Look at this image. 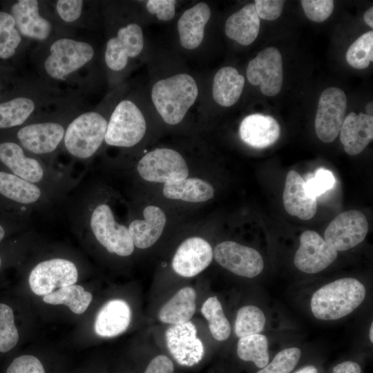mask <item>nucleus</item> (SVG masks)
Instances as JSON below:
<instances>
[{"label":"nucleus","mask_w":373,"mask_h":373,"mask_svg":"<svg viewBox=\"0 0 373 373\" xmlns=\"http://www.w3.org/2000/svg\"><path fill=\"white\" fill-rule=\"evenodd\" d=\"M365 286L353 278L331 282L315 291L311 300L313 315L320 320H336L356 309L364 300Z\"/></svg>","instance_id":"obj_1"},{"label":"nucleus","mask_w":373,"mask_h":373,"mask_svg":"<svg viewBox=\"0 0 373 373\" xmlns=\"http://www.w3.org/2000/svg\"><path fill=\"white\" fill-rule=\"evenodd\" d=\"M198 95L194 79L187 74H178L157 82L151 99L163 120L169 124L180 122Z\"/></svg>","instance_id":"obj_2"},{"label":"nucleus","mask_w":373,"mask_h":373,"mask_svg":"<svg viewBox=\"0 0 373 373\" xmlns=\"http://www.w3.org/2000/svg\"><path fill=\"white\" fill-rule=\"evenodd\" d=\"M107 126V120L97 112L79 115L65 131L64 142L66 150L79 159L92 157L104 140Z\"/></svg>","instance_id":"obj_3"},{"label":"nucleus","mask_w":373,"mask_h":373,"mask_svg":"<svg viewBox=\"0 0 373 373\" xmlns=\"http://www.w3.org/2000/svg\"><path fill=\"white\" fill-rule=\"evenodd\" d=\"M146 130V120L139 108L130 100H123L110 117L104 141L111 146L131 147L143 138Z\"/></svg>","instance_id":"obj_4"},{"label":"nucleus","mask_w":373,"mask_h":373,"mask_svg":"<svg viewBox=\"0 0 373 373\" xmlns=\"http://www.w3.org/2000/svg\"><path fill=\"white\" fill-rule=\"evenodd\" d=\"M94 56V50L88 43L69 38L56 40L50 48L44 62L48 75L53 79L64 80L79 70Z\"/></svg>","instance_id":"obj_5"},{"label":"nucleus","mask_w":373,"mask_h":373,"mask_svg":"<svg viewBox=\"0 0 373 373\" xmlns=\"http://www.w3.org/2000/svg\"><path fill=\"white\" fill-rule=\"evenodd\" d=\"M90 226L95 238L108 252L120 256L133 254L135 246L128 228L115 221L108 204H100L93 210Z\"/></svg>","instance_id":"obj_6"},{"label":"nucleus","mask_w":373,"mask_h":373,"mask_svg":"<svg viewBox=\"0 0 373 373\" xmlns=\"http://www.w3.org/2000/svg\"><path fill=\"white\" fill-rule=\"evenodd\" d=\"M137 170L145 180L164 184L184 180L189 175L183 157L167 148H158L147 153L139 161Z\"/></svg>","instance_id":"obj_7"},{"label":"nucleus","mask_w":373,"mask_h":373,"mask_svg":"<svg viewBox=\"0 0 373 373\" xmlns=\"http://www.w3.org/2000/svg\"><path fill=\"white\" fill-rule=\"evenodd\" d=\"M347 97L343 90L329 87L321 95L315 117V132L318 139L325 143L335 140L345 117Z\"/></svg>","instance_id":"obj_8"},{"label":"nucleus","mask_w":373,"mask_h":373,"mask_svg":"<svg viewBox=\"0 0 373 373\" xmlns=\"http://www.w3.org/2000/svg\"><path fill=\"white\" fill-rule=\"evenodd\" d=\"M78 278L75 265L64 258H52L37 264L29 276L31 290L38 296H46L55 289L74 285Z\"/></svg>","instance_id":"obj_9"},{"label":"nucleus","mask_w":373,"mask_h":373,"mask_svg":"<svg viewBox=\"0 0 373 373\" xmlns=\"http://www.w3.org/2000/svg\"><path fill=\"white\" fill-rule=\"evenodd\" d=\"M247 77L254 86H260L261 93L269 97L276 95L283 84V60L280 51L267 47L258 53L247 66Z\"/></svg>","instance_id":"obj_10"},{"label":"nucleus","mask_w":373,"mask_h":373,"mask_svg":"<svg viewBox=\"0 0 373 373\" xmlns=\"http://www.w3.org/2000/svg\"><path fill=\"white\" fill-rule=\"evenodd\" d=\"M369 229L365 214L358 210L344 211L326 228L325 240L338 251L350 249L365 238Z\"/></svg>","instance_id":"obj_11"},{"label":"nucleus","mask_w":373,"mask_h":373,"mask_svg":"<svg viewBox=\"0 0 373 373\" xmlns=\"http://www.w3.org/2000/svg\"><path fill=\"white\" fill-rule=\"evenodd\" d=\"M216 262L236 275L254 278L264 268V261L256 249L233 241L219 243L213 251Z\"/></svg>","instance_id":"obj_12"},{"label":"nucleus","mask_w":373,"mask_h":373,"mask_svg":"<svg viewBox=\"0 0 373 373\" xmlns=\"http://www.w3.org/2000/svg\"><path fill=\"white\" fill-rule=\"evenodd\" d=\"M337 256V251L318 233L307 230L300 236V246L295 254L294 263L303 272L316 274L329 266Z\"/></svg>","instance_id":"obj_13"},{"label":"nucleus","mask_w":373,"mask_h":373,"mask_svg":"<svg viewBox=\"0 0 373 373\" xmlns=\"http://www.w3.org/2000/svg\"><path fill=\"white\" fill-rule=\"evenodd\" d=\"M165 338L170 354L179 365L191 367L202 360L204 345L197 337V329L192 322L169 327Z\"/></svg>","instance_id":"obj_14"},{"label":"nucleus","mask_w":373,"mask_h":373,"mask_svg":"<svg viewBox=\"0 0 373 373\" xmlns=\"http://www.w3.org/2000/svg\"><path fill=\"white\" fill-rule=\"evenodd\" d=\"M144 46L143 32L141 27L130 23L121 28L116 37L111 38L105 51L106 65L113 70L123 69L129 57H137Z\"/></svg>","instance_id":"obj_15"},{"label":"nucleus","mask_w":373,"mask_h":373,"mask_svg":"<svg viewBox=\"0 0 373 373\" xmlns=\"http://www.w3.org/2000/svg\"><path fill=\"white\" fill-rule=\"evenodd\" d=\"M213 257V249L207 241L200 237H191L178 248L172 267L181 276L193 277L206 269Z\"/></svg>","instance_id":"obj_16"},{"label":"nucleus","mask_w":373,"mask_h":373,"mask_svg":"<svg viewBox=\"0 0 373 373\" xmlns=\"http://www.w3.org/2000/svg\"><path fill=\"white\" fill-rule=\"evenodd\" d=\"M66 129L59 123L46 122L26 125L20 128L17 137L30 153L44 155L55 151L63 140Z\"/></svg>","instance_id":"obj_17"},{"label":"nucleus","mask_w":373,"mask_h":373,"mask_svg":"<svg viewBox=\"0 0 373 373\" xmlns=\"http://www.w3.org/2000/svg\"><path fill=\"white\" fill-rule=\"evenodd\" d=\"M283 201L287 213L300 219L309 220L316 213V198L307 193L305 181L294 170L286 175Z\"/></svg>","instance_id":"obj_18"},{"label":"nucleus","mask_w":373,"mask_h":373,"mask_svg":"<svg viewBox=\"0 0 373 373\" xmlns=\"http://www.w3.org/2000/svg\"><path fill=\"white\" fill-rule=\"evenodd\" d=\"M11 15L18 31L24 37L44 41L51 32V23L39 12L38 1H18L11 8Z\"/></svg>","instance_id":"obj_19"},{"label":"nucleus","mask_w":373,"mask_h":373,"mask_svg":"<svg viewBox=\"0 0 373 373\" xmlns=\"http://www.w3.org/2000/svg\"><path fill=\"white\" fill-rule=\"evenodd\" d=\"M239 134L249 146L264 149L274 144L280 135V127L270 115L251 114L244 118L240 125Z\"/></svg>","instance_id":"obj_20"},{"label":"nucleus","mask_w":373,"mask_h":373,"mask_svg":"<svg viewBox=\"0 0 373 373\" xmlns=\"http://www.w3.org/2000/svg\"><path fill=\"white\" fill-rule=\"evenodd\" d=\"M373 139V117L354 112L345 116L340 131L345 151L355 155L361 153Z\"/></svg>","instance_id":"obj_21"},{"label":"nucleus","mask_w":373,"mask_h":373,"mask_svg":"<svg viewBox=\"0 0 373 373\" xmlns=\"http://www.w3.org/2000/svg\"><path fill=\"white\" fill-rule=\"evenodd\" d=\"M0 161L13 174L32 183L41 182L44 177V169L36 159L25 155L23 148L12 142L0 144Z\"/></svg>","instance_id":"obj_22"},{"label":"nucleus","mask_w":373,"mask_h":373,"mask_svg":"<svg viewBox=\"0 0 373 373\" xmlns=\"http://www.w3.org/2000/svg\"><path fill=\"white\" fill-rule=\"evenodd\" d=\"M131 320V310L122 299H113L105 303L97 314L94 328L102 337L116 336L128 328Z\"/></svg>","instance_id":"obj_23"},{"label":"nucleus","mask_w":373,"mask_h":373,"mask_svg":"<svg viewBox=\"0 0 373 373\" xmlns=\"http://www.w3.org/2000/svg\"><path fill=\"white\" fill-rule=\"evenodd\" d=\"M143 214L144 220H133L128 228L134 246L140 249H146L155 244L166 224L165 213L158 207L148 206Z\"/></svg>","instance_id":"obj_24"},{"label":"nucleus","mask_w":373,"mask_h":373,"mask_svg":"<svg viewBox=\"0 0 373 373\" xmlns=\"http://www.w3.org/2000/svg\"><path fill=\"white\" fill-rule=\"evenodd\" d=\"M211 17V10L204 2H200L186 10L178 22L180 41L182 47L194 49L202 43L204 27Z\"/></svg>","instance_id":"obj_25"},{"label":"nucleus","mask_w":373,"mask_h":373,"mask_svg":"<svg viewBox=\"0 0 373 373\" xmlns=\"http://www.w3.org/2000/svg\"><path fill=\"white\" fill-rule=\"evenodd\" d=\"M260 29L254 3H248L232 14L225 23L227 36L243 46H248L256 39Z\"/></svg>","instance_id":"obj_26"},{"label":"nucleus","mask_w":373,"mask_h":373,"mask_svg":"<svg viewBox=\"0 0 373 373\" xmlns=\"http://www.w3.org/2000/svg\"><path fill=\"white\" fill-rule=\"evenodd\" d=\"M195 299L193 288H182L161 307L158 313L160 321L171 325L189 321L195 312Z\"/></svg>","instance_id":"obj_27"},{"label":"nucleus","mask_w":373,"mask_h":373,"mask_svg":"<svg viewBox=\"0 0 373 373\" xmlns=\"http://www.w3.org/2000/svg\"><path fill=\"white\" fill-rule=\"evenodd\" d=\"M245 84V78L231 66L220 68L215 75L212 94L216 102L229 107L239 99Z\"/></svg>","instance_id":"obj_28"},{"label":"nucleus","mask_w":373,"mask_h":373,"mask_svg":"<svg viewBox=\"0 0 373 373\" xmlns=\"http://www.w3.org/2000/svg\"><path fill=\"white\" fill-rule=\"evenodd\" d=\"M163 194L169 199L202 202L213 198L214 189L205 180L191 178L164 184Z\"/></svg>","instance_id":"obj_29"},{"label":"nucleus","mask_w":373,"mask_h":373,"mask_svg":"<svg viewBox=\"0 0 373 373\" xmlns=\"http://www.w3.org/2000/svg\"><path fill=\"white\" fill-rule=\"evenodd\" d=\"M0 194L20 204H30L39 200L42 192L36 184L0 171Z\"/></svg>","instance_id":"obj_30"},{"label":"nucleus","mask_w":373,"mask_h":373,"mask_svg":"<svg viewBox=\"0 0 373 373\" xmlns=\"http://www.w3.org/2000/svg\"><path fill=\"white\" fill-rule=\"evenodd\" d=\"M93 299L92 294L84 287L72 285L58 289L44 296L43 300L51 305H65L75 314L84 313Z\"/></svg>","instance_id":"obj_31"},{"label":"nucleus","mask_w":373,"mask_h":373,"mask_svg":"<svg viewBox=\"0 0 373 373\" xmlns=\"http://www.w3.org/2000/svg\"><path fill=\"white\" fill-rule=\"evenodd\" d=\"M237 354L245 361H251L256 367L263 368L269 359L268 341L265 336L256 334L240 338Z\"/></svg>","instance_id":"obj_32"},{"label":"nucleus","mask_w":373,"mask_h":373,"mask_svg":"<svg viewBox=\"0 0 373 373\" xmlns=\"http://www.w3.org/2000/svg\"><path fill=\"white\" fill-rule=\"evenodd\" d=\"M35 109L34 101L19 97L0 104V128L21 125Z\"/></svg>","instance_id":"obj_33"},{"label":"nucleus","mask_w":373,"mask_h":373,"mask_svg":"<svg viewBox=\"0 0 373 373\" xmlns=\"http://www.w3.org/2000/svg\"><path fill=\"white\" fill-rule=\"evenodd\" d=\"M201 312L209 323L212 336L219 341L227 340L231 334V326L218 298H208L202 305Z\"/></svg>","instance_id":"obj_34"},{"label":"nucleus","mask_w":373,"mask_h":373,"mask_svg":"<svg viewBox=\"0 0 373 373\" xmlns=\"http://www.w3.org/2000/svg\"><path fill=\"white\" fill-rule=\"evenodd\" d=\"M265 322V314L259 307L254 305L244 306L237 312L235 334L239 338L259 334L263 329Z\"/></svg>","instance_id":"obj_35"},{"label":"nucleus","mask_w":373,"mask_h":373,"mask_svg":"<svg viewBox=\"0 0 373 373\" xmlns=\"http://www.w3.org/2000/svg\"><path fill=\"white\" fill-rule=\"evenodd\" d=\"M349 65L356 69H365L373 61V31L359 37L349 47L346 53Z\"/></svg>","instance_id":"obj_36"},{"label":"nucleus","mask_w":373,"mask_h":373,"mask_svg":"<svg viewBox=\"0 0 373 373\" xmlns=\"http://www.w3.org/2000/svg\"><path fill=\"white\" fill-rule=\"evenodd\" d=\"M21 41L11 14L0 11V58L13 56Z\"/></svg>","instance_id":"obj_37"},{"label":"nucleus","mask_w":373,"mask_h":373,"mask_svg":"<svg viewBox=\"0 0 373 373\" xmlns=\"http://www.w3.org/2000/svg\"><path fill=\"white\" fill-rule=\"evenodd\" d=\"M19 341V332L15 324L12 309L0 303V352L6 353L14 348Z\"/></svg>","instance_id":"obj_38"},{"label":"nucleus","mask_w":373,"mask_h":373,"mask_svg":"<svg viewBox=\"0 0 373 373\" xmlns=\"http://www.w3.org/2000/svg\"><path fill=\"white\" fill-rule=\"evenodd\" d=\"M300 350L298 347L286 348L274 356L273 360L257 373H289L297 365Z\"/></svg>","instance_id":"obj_39"},{"label":"nucleus","mask_w":373,"mask_h":373,"mask_svg":"<svg viewBox=\"0 0 373 373\" xmlns=\"http://www.w3.org/2000/svg\"><path fill=\"white\" fill-rule=\"evenodd\" d=\"M335 178L333 173L325 169H318L314 176L305 182V189L309 194L317 197L333 188Z\"/></svg>","instance_id":"obj_40"},{"label":"nucleus","mask_w":373,"mask_h":373,"mask_svg":"<svg viewBox=\"0 0 373 373\" xmlns=\"http://www.w3.org/2000/svg\"><path fill=\"white\" fill-rule=\"evenodd\" d=\"M300 2L307 17L315 22L324 21L334 10L332 0H302Z\"/></svg>","instance_id":"obj_41"},{"label":"nucleus","mask_w":373,"mask_h":373,"mask_svg":"<svg viewBox=\"0 0 373 373\" xmlns=\"http://www.w3.org/2000/svg\"><path fill=\"white\" fill-rule=\"evenodd\" d=\"M6 373H46L43 364L35 356L21 355L8 365Z\"/></svg>","instance_id":"obj_42"},{"label":"nucleus","mask_w":373,"mask_h":373,"mask_svg":"<svg viewBox=\"0 0 373 373\" xmlns=\"http://www.w3.org/2000/svg\"><path fill=\"white\" fill-rule=\"evenodd\" d=\"M285 2L281 0H256L254 6L259 18L272 21L280 17Z\"/></svg>","instance_id":"obj_43"},{"label":"nucleus","mask_w":373,"mask_h":373,"mask_svg":"<svg viewBox=\"0 0 373 373\" xmlns=\"http://www.w3.org/2000/svg\"><path fill=\"white\" fill-rule=\"evenodd\" d=\"M83 1L59 0L56 3V10L59 17L66 23L76 21L82 11Z\"/></svg>","instance_id":"obj_44"},{"label":"nucleus","mask_w":373,"mask_h":373,"mask_svg":"<svg viewBox=\"0 0 373 373\" xmlns=\"http://www.w3.org/2000/svg\"><path fill=\"white\" fill-rule=\"evenodd\" d=\"M175 3L174 0H149L146 9L151 14L156 15L161 21H169L175 15Z\"/></svg>","instance_id":"obj_45"},{"label":"nucleus","mask_w":373,"mask_h":373,"mask_svg":"<svg viewBox=\"0 0 373 373\" xmlns=\"http://www.w3.org/2000/svg\"><path fill=\"white\" fill-rule=\"evenodd\" d=\"M172 361L165 355H158L148 365L144 373H173Z\"/></svg>","instance_id":"obj_46"},{"label":"nucleus","mask_w":373,"mask_h":373,"mask_svg":"<svg viewBox=\"0 0 373 373\" xmlns=\"http://www.w3.org/2000/svg\"><path fill=\"white\" fill-rule=\"evenodd\" d=\"M332 373H361L360 365L353 361H345L333 368Z\"/></svg>","instance_id":"obj_47"},{"label":"nucleus","mask_w":373,"mask_h":373,"mask_svg":"<svg viewBox=\"0 0 373 373\" xmlns=\"http://www.w3.org/2000/svg\"><path fill=\"white\" fill-rule=\"evenodd\" d=\"M365 22L371 28H373V8L371 7L367 10L364 14Z\"/></svg>","instance_id":"obj_48"},{"label":"nucleus","mask_w":373,"mask_h":373,"mask_svg":"<svg viewBox=\"0 0 373 373\" xmlns=\"http://www.w3.org/2000/svg\"><path fill=\"white\" fill-rule=\"evenodd\" d=\"M294 373H318V370L314 365H307Z\"/></svg>","instance_id":"obj_49"},{"label":"nucleus","mask_w":373,"mask_h":373,"mask_svg":"<svg viewBox=\"0 0 373 373\" xmlns=\"http://www.w3.org/2000/svg\"><path fill=\"white\" fill-rule=\"evenodd\" d=\"M365 108L366 115H370V116H372V113H373V103H372V102H368L366 104Z\"/></svg>","instance_id":"obj_50"},{"label":"nucleus","mask_w":373,"mask_h":373,"mask_svg":"<svg viewBox=\"0 0 373 373\" xmlns=\"http://www.w3.org/2000/svg\"><path fill=\"white\" fill-rule=\"evenodd\" d=\"M5 236V231L2 226L0 225V242L2 240Z\"/></svg>","instance_id":"obj_51"},{"label":"nucleus","mask_w":373,"mask_h":373,"mask_svg":"<svg viewBox=\"0 0 373 373\" xmlns=\"http://www.w3.org/2000/svg\"><path fill=\"white\" fill-rule=\"evenodd\" d=\"M373 324H371L370 329V340L372 343H373Z\"/></svg>","instance_id":"obj_52"},{"label":"nucleus","mask_w":373,"mask_h":373,"mask_svg":"<svg viewBox=\"0 0 373 373\" xmlns=\"http://www.w3.org/2000/svg\"><path fill=\"white\" fill-rule=\"evenodd\" d=\"M1 259L0 258V267H1Z\"/></svg>","instance_id":"obj_53"}]
</instances>
